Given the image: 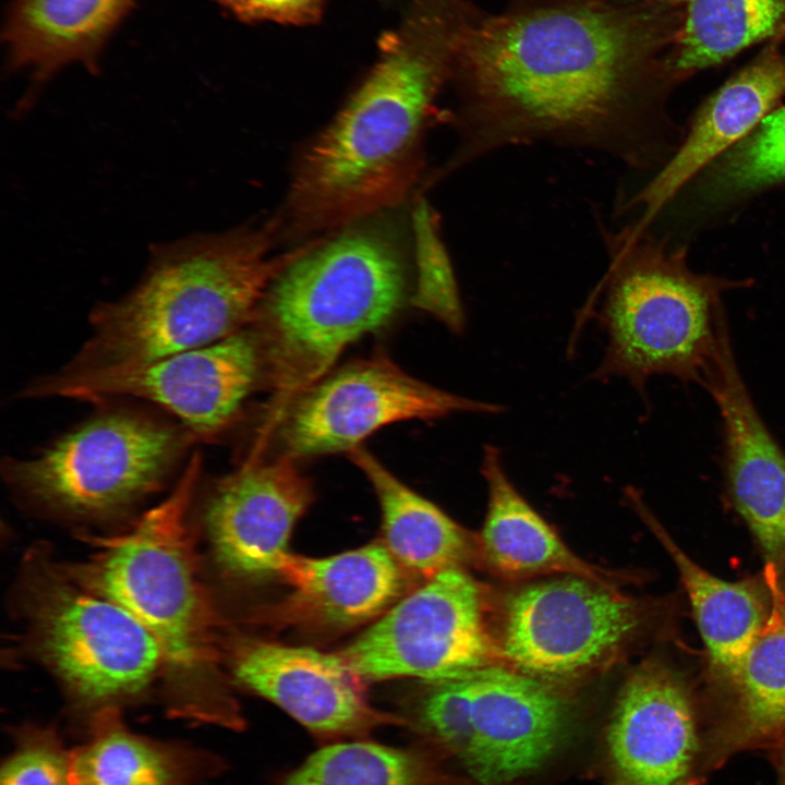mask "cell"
<instances>
[{
	"label": "cell",
	"instance_id": "6da1fadb",
	"mask_svg": "<svg viewBox=\"0 0 785 785\" xmlns=\"http://www.w3.org/2000/svg\"><path fill=\"white\" fill-rule=\"evenodd\" d=\"M674 0H518L460 46L451 167L547 142L644 166Z\"/></svg>",
	"mask_w": 785,
	"mask_h": 785
},
{
	"label": "cell",
	"instance_id": "7a4b0ae2",
	"mask_svg": "<svg viewBox=\"0 0 785 785\" xmlns=\"http://www.w3.org/2000/svg\"><path fill=\"white\" fill-rule=\"evenodd\" d=\"M476 19L467 0L419 1L365 82L301 157L288 196L291 230L349 224L404 196L421 169L435 99Z\"/></svg>",
	"mask_w": 785,
	"mask_h": 785
},
{
	"label": "cell",
	"instance_id": "3957f363",
	"mask_svg": "<svg viewBox=\"0 0 785 785\" xmlns=\"http://www.w3.org/2000/svg\"><path fill=\"white\" fill-rule=\"evenodd\" d=\"M202 463L193 452L165 499L121 532L85 535L94 547L86 559L60 563L153 636L169 716L241 732L246 723L227 668L226 623L203 579L190 524Z\"/></svg>",
	"mask_w": 785,
	"mask_h": 785
},
{
	"label": "cell",
	"instance_id": "277c9868",
	"mask_svg": "<svg viewBox=\"0 0 785 785\" xmlns=\"http://www.w3.org/2000/svg\"><path fill=\"white\" fill-rule=\"evenodd\" d=\"M270 228L196 233L159 243L141 279L89 315L68 370L135 365L249 327L276 276L300 252L270 258Z\"/></svg>",
	"mask_w": 785,
	"mask_h": 785
},
{
	"label": "cell",
	"instance_id": "5b68a950",
	"mask_svg": "<svg viewBox=\"0 0 785 785\" xmlns=\"http://www.w3.org/2000/svg\"><path fill=\"white\" fill-rule=\"evenodd\" d=\"M407 291L402 254L375 228L347 230L292 259L250 325L275 395L267 420L328 374L347 347L390 323Z\"/></svg>",
	"mask_w": 785,
	"mask_h": 785
},
{
	"label": "cell",
	"instance_id": "8992f818",
	"mask_svg": "<svg viewBox=\"0 0 785 785\" xmlns=\"http://www.w3.org/2000/svg\"><path fill=\"white\" fill-rule=\"evenodd\" d=\"M602 227L608 264L590 303L607 342L594 377H625L641 392L654 375L703 385L729 335L722 294L744 282L695 273L685 247L636 225Z\"/></svg>",
	"mask_w": 785,
	"mask_h": 785
},
{
	"label": "cell",
	"instance_id": "52a82bcc",
	"mask_svg": "<svg viewBox=\"0 0 785 785\" xmlns=\"http://www.w3.org/2000/svg\"><path fill=\"white\" fill-rule=\"evenodd\" d=\"M17 600L24 648L59 683L75 738L100 711L144 701L160 679L153 636L122 606L74 581L44 548L27 555Z\"/></svg>",
	"mask_w": 785,
	"mask_h": 785
},
{
	"label": "cell",
	"instance_id": "ba28073f",
	"mask_svg": "<svg viewBox=\"0 0 785 785\" xmlns=\"http://www.w3.org/2000/svg\"><path fill=\"white\" fill-rule=\"evenodd\" d=\"M99 404L38 452L1 461L19 497L70 518L112 517L159 492L200 443L176 420L117 401Z\"/></svg>",
	"mask_w": 785,
	"mask_h": 785
},
{
	"label": "cell",
	"instance_id": "9c48e42d",
	"mask_svg": "<svg viewBox=\"0 0 785 785\" xmlns=\"http://www.w3.org/2000/svg\"><path fill=\"white\" fill-rule=\"evenodd\" d=\"M407 726L456 758L481 785H508L566 741L570 702L548 681L500 664L426 683Z\"/></svg>",
	"mask_w": 785,
	"mask_h": 785
},
{
	"label": "cell",
	"instance_id": "30bf717a",
	"mask_svg": "<svg viewBox=\"0 0 785 785\" xmlns=\"http://www.w3.org/2000/svg\"><path fill=\"white\" fill-rule=\"evenodd\" d=\"M261 378L258 341L246 327L210 345L142 364L61 367L36 378L20 392L24 398H65L97 404L147 401L171 414L201 443L217 439L237 422Z\"/></svg>",
	"mask_w": 785,
	"mask_h": 785
},
{
	"label": "cell",
	"instance_id": "8fae6325",
	"mask_svg": "<svg viewBox=\"0 0 785 785\" xmlns=\"http://www.w3.org/2000/svg\"><path fill=\"white\" fill-rule=\"evenodd\" d=\"M485 611L479 582L464 568H448L404 594L338 653L365 683L466 677L502 660Z\"/></svg>",
	"mask_w": 785,
	"mask_h": 785
},
{
	"label": "cell",
	"instance_id": "7c38bea8",
	"mask_svg": "<svg viewBox=\"0 0 785 785\" xmlns=\"http://www.w3.org/2000/svg\"><path fill=\"white\" fill-rule=\"evenodd\" d=\"M498 411V406L442 390L375 355L351 362L300 391L266 422L259 440L273 432L279 457L298 460L349 452L396 422Z\"/></svg>",
	"mask_w": 785,
	"mask_h": 785
},
{
	"label": "cell",
	"instance_id": "4fadbf2b",
	"mask_svg": "<svg viewBox=\"0 0 785 785\" xmlns=\"http://www.w3.org/2000/svg\"><path fill=\"white\" fill-rule=\"evenodd\" d=\"M644 621L642 605L614 587L560 576L523 587L507 600L497 647L508 665L548 681L604 663Z\"/></svg>",
	"mask_w": 785,
	"mask_h": 785
},
{
	"label": "cell",
	"instance_id": "5bb4252c",
	"mask_svg": "<svg viewBox=\"0 0 785 785\" xmlns=\"http://www.w3.org/2000/svg\"><path fill=\"white\" fill-rule=\"evenodd\" d=\"M704 721L698 683L661 659L647 660L619 690L606 750L619 785H703Z\"/></svg>",
	"mask_w": 785,
	"mask_h": 785
},
{
	"label": "cell",
	"instance_id": "9a60e30c",
	"mask_svg": "<svg viewBox=\"0 0 785 785\" xmlns=\"http://www.w3.org/2000/svg\"><path fill=\"white\" fill-rule=\"evenodd\" d=\"M226 662L233 684L262 697L316 736L362 738L404 717L376 709L365 681L338 652L257 638H229Z\"/></svg>",
	"mask_w": 785,
	"mask_h": 785
},
{
	"label": "cell",
	"instance_id": "2e32d148",
	"mask_svg": "<svg viewBox=\"0 0 785 785\" xmlns=\"http://www.w3.org/2000/svg\"><path fill=\"white\" fill-rule=\"evenodd\" d=\"M313 497L295 460L283 457L264 461L250 456L214 481L203 518L218 569L242 582L278 578L292 531Z\"/></svg>",
	"mask_w": 785,
	"mask_h": 785
},
{
	"label": "cell",
	"instance_id": "e0dca14e",
	"mask_svg": "<svg viewBox=\"0 0 785 785\" xmlns=\"http://www.w3.org/2000/svg\"><path fill=\"white\" fill-rule=\"evenodd\" d=\"M408 573L382 540L319 558L289 553L278 571L289 592L256 619L322 635L371 625L406 594Z\"/></svg>",
	"mask_w": 785,
	"mask_h": 785
},
{
	"label": "cell",
	"instance_id": "ac0fdd59",
	"mask_svg": "<svg viewBox=\"0 0 785 785\" xmlns=\"http://www.w3.org/2000/svg\"><path fill=\"white\" fill-rule=\"evenodd\" d=\"M703 386L722 420L724 474L733 506L785 593V452L751 399L730 340Z\"/></svg>",
	"mask_w": 785,
	"mask_h": 785
},
{
	"label": "cell",
	"instance_id": "d6986e66",
	"mask_svg": "<svg viewBox=\"0 0 785 785\" xmlns=\"http://www.w3.org/2000/svg\"><path fill=\"white\" fill-rule=\"evenodd\" d=\"M766 567L773 607L765 627L730 673L698 683L708 776L739 753L785 741V593Z\"/></svg>",
	"mask_w": 785,
	"mask_h": 785
},
{
	"label": "cell",
	"instance_id": "ffe728a7",
	"mask_svg": "<svg viewBox=\"0 0 785 785\" xmlns=\"http://www.w3.org/2000/svg\"><path fill=\"white\" fill-rule=\"evenodd\" d=\"M785 96V52L764 50L700 107L687 137L626 206H642L647 228L662 207L705 166L749 135Z\"/></svg>",
	"mask_w": 785,
	"mask_h": 785
},
{
	"label": "cell",
	"instance_id": "44dd1931",
	"mask_svg": "<svg viewBox=\"0 0 785 785\" xmlns=\"http://www.w3.org/2000/svg\"><path fill=\"white\" fill-rule=\"evenodd\" d=\"M633 506L674 561L705 648L700 684L730 673L765 627L773 607L768 567L738 581L723 580L698 565L673 540L637 494Z\"/></svg>",
	"mask_w": 785,
	"mask_h": 785
},
{
	"label": "cell",
	"instance_id": "7402d4cb",
	"mask_svg": "<svg viewBox=\"0 0 785 785\" xmlns=\"http://www.w3.org/2000/svg\"><path fill=\"white\" fill-rule=\"evenodd\" d=\"M226 770L212 750L132 730L116 708L96 714L72 748L74 785H205Z\"/></svg>",
	"mask_w": 785,
	"mask_h": 785
},
{
	"label": "cell",
	"instance_id": "603a6c76",
	"mask_svg": "<svg viewBox=\"0 0 785 785\" xmlns=\"http://www.w3.org/2000/svg\"><path fill=\"white\" fill-rule=\"evenodd\" d=\"M481 473L487 508L478 538L479 560L490 570L514 580L571 575L614 587L609 573L578 557L520 494L491 445L484 448Z\"/></svg>",
	"mask_w": 785,
	"mask_h": 785
},
{
	"label": "cell",
	"instance_id": "cb8c5ba5",
	"mask_svg": "<svg viewBox=\"0 0 785 785\" xmlns=\"http://www.w3.org/2000/svg\"><path fill=\"white\" fill-rule=\"evenodd\" d=\"M348 455L376 494L382 541L408 572L426 580L479 559L478 538L437 505L406 485L365 448L359 446Z\"/></svg>",
	"mask_w": 785,
	"mask_h": 785
},
{
	"label": "cell",
	"instance_id": "d4e9b609",
	"mask_svg": "<svg viewBox=\"0 0 785 785\" xmlns=\"http://www.w3.org/2000/svg\"><path fill=\"white\" fill-rule=\"evenodd\" d=\"M133 0H16L7 26L10 61L39 76L92 62Z\"/></svg>",
	"mask_w": 785,
	"mask_h": 785
},
{
	"label": "cell",
	"instance_id": "484cf974",
	"mask_svg": "<svg viewBox=\"0 0 785 785\" xmlns=\"http://www.w3.org/2000/svg\"><path fill=\"white\" fill-rule=\"evenodd\" d=\"M281 785H455V780L426 748L362 737L317 749Z\"/></svg>",
	"mask_w": 785,
	"mask_h": 785
},
{
	"label": "cell",
	"instance_id": "4316f807",
	"mask_svg": "<svg viewBox=\"0 0 785 785\" xmlns=\"http://www.w3.org/2000/svg\"><path fill=\"white\" fill-rule=\"evenodd\" d=\"M686 15L676 53L665 62L680 75L718 64L775 32L783 0H681Z\"/></svg>",
	"mask_w": 785,
	"mask_h": 785
},
{
	"label": "cell",
	"instance_id": "83f0119b",
	"mask_svg": "<svg viewBox=\"0 0 785 785\" xmlns=\"http://www.w3.org/2000/svg\"><path fill=\"white\" fill-rule=\"evenodd\" d=\"M415 281L411 304L455 333L464 327V311L454 267L444 244L438 218L421 198L412 210Z\"/></svg>",
	"mask_w": 785,
	"mask_h": 785
},
{
	"label": "cell",
	"instance_id": "f1b7e54d",
	"mask_svg": "<svg viewBox=\"0 0 785 785\" xmlns=\"http://www.w3.org/2000/svg\"><path fill=\"white\" fill-rule=\"evenodd\" d=\"M785 181V105L769 113L744 140L716 159L708 192L733 197Z\"/></svg>",
	"mask_w": 785,
	"mask_h": 785
},
{
	"label": "cell",
	"instance_id": "f546056e",
	"mask_svg": "<svg viewBox=\"0 0 785 785\" xmlns=\"http://www.w3.org/2000/svg\"><path fill=\"white\" fill-rule=\"evenodd\" d=\"M11 750L2 759L0 785H74L72 748L53 724L10 726Z\"/></svg>",
	"mask_w": 785,
	"mask_h": 785
},
{
	"label": "cell",
	"instance_id": "4dcf8cb0",
	"mask_svg": "<svg viewBox=\"0 0 785 785\" xmlns=\"http://www.w3.org/2000/svg\"><path fill=\"white\" fill-rule=\"evenodd\" d=\"M243 21L305 25L316 22L325 0H214Z\"/></svg>",
	"mask_w": 785,
	"mask_h": 785
},
{
	"label": "cell",
	"instance_id": "1f68e13d",
	"mask_svg": "<svg viewBox=\"0 0 785 785\" xmlns=\"http://www.w3.org/2000/svg\"><path fill=\"white\" fill-rule=\"evenodd\" d=\"M776 774V785H785V741L766 751Z\"/></svg>",
	"mask_w": 785,
	"mask_h": 785
}]
</instances>
